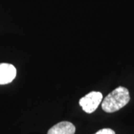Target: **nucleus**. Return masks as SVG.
Instances as JSON below:
<instances>
[{
  "label": "nucleus",
  "instance_id": "nucleus-3",
  "mask_svg": "<svg viewBox=\"0 0 134 134\" xmlns=\"http://www.w3.org/2000/svg\"><path fill=\"white\" fill-rule=\"evenodd\" d=\"M16 76V69L10 63H0V85L10 83Z\"/></svg>",
  "mask_w": 134,
  "mask_h": 134
},
{
  "label": "nucleus",
  "instance_id": "nucleus-4",
  "mask_svg": "<svg viewBox=\"0 0 134 134\" xmlns=\"http://www.w3.org/2000/svg\"><path fill=\"white\" fill-rule=\"evenodd\" d=\"M75 127L69 121H61L48 130L47 134H75Z\"/></svg>",
  "mask_w": 134,
  "mask_h": 134
},
{
  "label": "nucleus",
  "instance_id": "nucleus-2",
  "mask_svg": "<svg viewBox=\"0 0 134 134\" xmlns=\"http://www.w3.org/2000/svg\"><path fill=\"white\" fill-rule=\"evenodd\" d=\"M103 100V95L100 92L92 91L83 96L79 100L80 106L87 113H92L98 107Z\"/></svg>",
  "mask_w": 134,
  "mask_h": 134
},
{
  "label": "nucleus",
  "instance_id": "nucleus-5",
  "mask_svg": "<svg viewBox=\"0 0 134 134\" xmlns=\"http://www.w3.org/2000/svg\"><path fill=\"white\" fill-rule=\"evenodd\" d=\"M94 134H115V131L113 130L112 129L110 128H104L100 130H98V132H96V133Z\"/></svg>",
  "mask_w": 134,
  "mask_h": 134
},
{
  "label": "nucleus",
  "instance_id": "nucleus-1",
  "mask_svg": "<svg viewBox=\"0 0 134 134\" xmlns=\"http://www.w3.org/2000/svg\"><path fill=\"white\" fill-rule=\"evenodd\" d=\"M130 99L128 90L124 86H119L104 98L101 107L106 113H114L127 105Z\"/></svg>",
  "mask_w": 134,
  "mask_h": 134
}]
</instances>
